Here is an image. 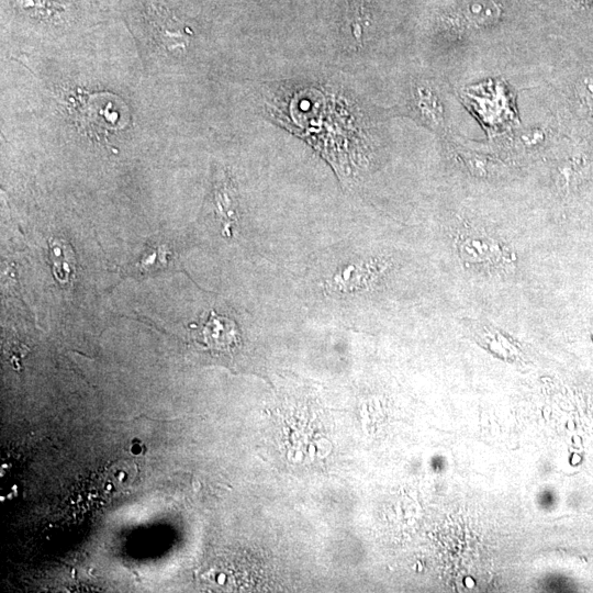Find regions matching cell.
<instances>
[{
	"label": "cell",
	"instance_id": "obj_1",
	"mask_svg": "<svg viewBox=\"0 0 593 593\" xmlns=\"http://www.w3.org/2000/svg\"><path fill=\"white\" fill-rule=\"evenodd\" d=\"M455 246L464 265L476 271L508 274L516 270V254L489 233L474 230L458 233Z\"/></svg>",
	"mask_w": 593,
	"mask_h": 593
},
{
	"label": "cell",
	"instance_id": "obj_7",
	"mask_svg": "<svg viewBox=\"0 0 593 593\" xmlns=\"http://www.w3.org/2000/svg\"><path fill=\"white\" fill-rule=\"evenodd\" d=\"M51 260L54 265V274L59 279L60 283H67L70 281V276L73 274V268L75 265V257L73 251L67 252L70 248L69 244H66L60 240H51Z\"/></svg>",
	"mask_w": 593,
	"mask_h": 593
},
{
	"label": "cell",
	"instance_id": "obj_2",
	"mask_svg": "<svg viewBox=\"0 0 593 593\" xmlns=\"http://www.w3.org/2000/svg\"><path fill=\"white\" fill-rule=\"evenodd\" d=\"M390 266V262L385 259L352 262L334 273L327 283L331 292L335 294H360L375 288L382 281Z\"/></svg>",
	"mask_w": 593,
	"mask_h": 593
},
{
	"label": "cell",
	"instance_id": "obj_4",
	"mask_svg": "<svg viewBox=\"0 0 593 593\" xmlns=\"http://www.w3.org/2000/svg\"><path fill=\"white\" fill-rule=\"evenodd\" d=\"M196 342L204 345L211 353L225 354L238 348L240 338L236 324L211 312L208 320L201 326Z\"/></svg>",
	"mask_w": 593,
	"mask_h": 593
},
{
	"label": "cell",
	"instance_id": "obj_3",
	"mask_svg": "<svg viewBox=\"0 0 593 593\" xmlns=\"http://www.w3.org/2000/svg\"><path fill=\"white\" fill-rule=\"evenodd\" d=\"M110 98L102 95L84 96L78 102L82 126L96 136H108L121 126V114Z\"/></svg>",
	"mask_w": 593,
	"mask_h": 593
},
{
	"label": "cell",
	"instance_id": "obj_5",
	"mask_svg": "<svg viewBox=\"0 0 593 593\" xmlns=\"http://www.w3.org/2000/svg\"><path fill=\"white\" fill-rule=\"evenodd\" d=\"M151 22L156 38L167 50L183 51L188 47L189 33L169 10L153 7Z\"/></svg>",
	"mask_w": 593,
	"mask_h": 593
},
{
	"label": "cell",
	"instance_id": "obj_6",
	"mask_svg": "<svg viewBox=\"0 0 593 593\" xmlns=\"http://www.w3.org/2000/svg\"><path fill=\"white\" fill-rule=\"evenodd\" d=\"M215 204L217 216L222 222L223 233L227 238H232L233 230L239 220L237 214L236 190L228 179L215 189Z\"/></svg>",
	"mask_w": 593,
	"mask_h": 593
}]
</instances>
